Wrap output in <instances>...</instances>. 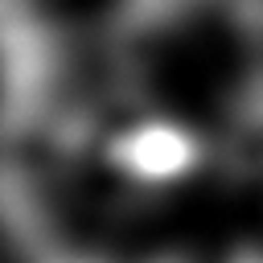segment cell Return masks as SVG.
Returning a JSON list of instances; mask_svg holds the SVG:
<instances>
[{
	"mask_svg": "<svg viewBox=\"0 0 263 263\" xmlns=\"http://www.w3.org/2000/svg\"><path fill=\"white\" fill-rule=\"evenodd\" d=\"M107 148H111V160L140 181H173L177 173H189L197 160V140L168 119L132 123Z\"/></svg>",
	"mask_w": 263,
	"mask_h": 263,
	"instance_id": "1",
	"label": "cell"
},
{
	"mask_svg": "<svg viewBox=\"0 0 263 263\" xmlns=\"http://www.w3.org/2000/svg\"><path fill=\"white\" fill-rule=\"evenodd\" d=\"M160 263H201V259H193V255H173V259H160Z\"/></svg>",
	"mask_w": 263,
	"mask_h": 263,
	"instance_id": "2",
	"label": "cell"
},
{
	"mask_svg": "<svg viewBox=\"0 0 263 263\" xmlns=\"http://www.w3.org/2000/svg\"><path fill=\"white\" fill-rule=\"evenodd\" d=\"M140 4H156V8H164V4H177V0H140Z\"/></svg>",
	"mask_w": 263,
	"mask_h": 263,
	"instance_id": "3",
	"label": "cell"
}]
</instances>
